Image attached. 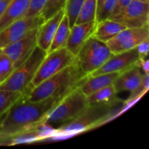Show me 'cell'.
<instances>
[{
    "label": "cell",
    "mask_w": 149,
    "mask_h": 149,
    "mask_svg": "<svg viewBox=\"0 0 149 149\" xmlns=\"http://www.w3.org/2000/svg\"><path fill=\"white\" fill-rule=\"evenodd\" d=\"M12 0H0V17L7 8Z\"/></svg>",
    "instance_id": "30"
},
{
    "label": "cell",
    "mask_w": 149,
    "mask_h": 149,
    "mask_svg": "<svg viewBox=\"0 0 149 149\" xmlns=\"http://www.w3.org/2000/svg\"><path fill=\"white\" fill-rule=\"evenodd\" d=\"M123 103L113 106H89L75 120L56 128V134L52 139L69 138L103 125L120 114Z\"/></svg>",
    "instance_id": "3"
},
{
    "label": "cell",
    "mask_w": 149,
    "mask_h": 149,
    "mask_svg": "<svg viewBox=\"0 0 149 149\" xmlns=\"http://www.w3.org/2000/svg\"><path fill=\"white\" fill-rule=\"evenodd\" d=\"M138 1H146V2H149V0H138Z\"/></svg>",
    "instance_id": "32"
},
{
    "label": "cell",
    "mask_w": 149,
    "mask_h": 149,
    "mask_svg": "<svg viewBox=\"0 0 149 149\" xmlns=\"http://www.w3.org/2000/svg\"><path fill=\"white\" fill-rule=\"evenodd\" d=\"M145 74L140 66H135L119 74L113 84L116 93L128 91L131 94L133 93L141 84Z\"/></svg>",
    "instance_id": "15"
},
{
    "label": "cell",
    "mask_w": 149,
    "mask_h": 149,
    "mask_svg": "<svg viewBox=\"0 0 149 149\" xmlns=\"http://www.w3.org/2000/svg\"><path fill=\"white\" fill-rule=\"evenodd\" d=\"M113 84L107 86L87 96L90 106H113L123 103L125 100L119 98Z\"/></svg>",
    "instance_id": "18"
},
{
    "label": "cell",
    "mask_w": 149,
    "mask_h": 149,
    "mask_svg": "<svg viewBox=\"0 0 149 149\" xmlns=\"http://www.w3.org/2000/svg\"><path fill=\"white\" fill-rule=\"evenodd\" d=\"M85 0H67L64 8V13L67 16L70 26H73L76 23L80 10Z\"/></svg>",
    "instance_id": "24"
},
{
    "label": "cell",
    "mask_w": 149,
    "mask_h": 149,
    "mask_svg": "<svg viewBox=\"0 0 149 149\" xmlns=\"http://www.w3.org/2000/svg\"><path fill=\"white\" fill-rule=\"evenodd\" d=\"M118 0H106V2L103 4V7L99 12L98 15L96 17L95 23L103 21L106 20L111 15L116 4H117Z\"/></svg>",
    "instance_id": "26"
},
{
    "label": "cell",
    "mask_w": 149,
    "mask_h": 149,
    "mask_svg": "<svg viewBox=\"0 0 149 149\" xmlns=\"http://www.w3.org/2000/svg\"><path fill=\"white\" fill-rule=\"evenodd\" d=\"M14 69L10 58L0 49V85L10 77Z\"/></svg>",
    "instance_id": "25"
},
{
    "label": "cell",
    "mask_w": 149,
    "mask_h": 149,
    "mask_svg": "<svg viewBox=\"0 0 149 149\" xmlns=\"http://www.w3.org/2000/svg\"><path fill=\"white\" fill-rule=\"evenodd\" d=\"M95 28V22L75 23L71 26L69 36L65 44L67 49L76 56L86 41L92 36Z\"/></svg>",
    "instance_id": "13"
},
{
    "label": "cell",
    "mask_w": 149,
    "mask_h": 149,
    "mask_svg": "<svg viewBox=\"0 0 149 149\" xmlns=\"http://www.w3.org/2000/svg\"><path fill=\"white\" fill-rule=\"evenodd\" d=\"M97 15V0H85L83 3L75 23L95 22Z\"/></svg>",
    "instance_id": "21"
},
{
    "label": "cell",
    "mask_w": 149,
    "mask_h": 149,
    "mask_svg": "<svg viewBox=\"0 0 149 149\" xmlns=\"http://www.w3.org/2000/svg\"><path fill=\"white\" fill-rule=\"evenodd\" d=\"M47 52L36 46L30 56L15 68L10 77L0 85V90L25 93L31 88V84L38 68Z\"/></svg>",
    "instance_id": "5"
},
{
    "label": "cell",
    "mask_w": 149,
    "mask_h": 149,
    "mask_svg": "<svg viewBox=\"0 0 149 149\" xmlns=\"http://www.w3.org/2000/svg\"><path fill=\"white\" fill-rule=\"evenodd\" d=\"M31 0H12L0 17V31L12 23L25 17L30 6Z\"/></svg>",
    "instance_id": "16"
},
{
    "label": "cell",
    "mask_w": 149,
    "mask_h": 149,
    "mask_svg": "<svg viewBox=\"0 0 149 149\" xmlns=\"http://www.w3.org/2000/svg\"><path fill=\"white\" fill-rule=\"evenodd\" d=\"M119 75V73H110L88 76L79 86V89L86 96H89L100 89L113 84Z\"/></svg>",
    "instance_id": "17"
},
{
    "label": "cell",
    "mask_w": 149,
    "mask_h": 149,
    "mask_svg": "<svg viewBox=\"0 0 149 149\" xmlns=\"http://www.w3.org/2000/svg\"><path fill=\"white\" fill-rule=\"evenodd\" d=\"M38 28V27H37ZM37 28L31 31L29 33L16 42L7 45L1 49L3 52L10 58L14 68L18 67L29 56L36 45V31Z\"/></svg>",
    "instance_id": "12"
},
{
    "label": "cell",
    "mask_w": 149,
    "mask_h": 149,
    "mask_svg": "<svg viewBox=\"0 0 149 149\" xmlns=\"http://www.w3.org/2000/svg\"><path fill=\"white\" fill-rule=\"evenodd\" d=\"M47 0H31L30 6L26 16H34L39 14Z\"/></svg>",
    "instance_id": "27"
},
{
    "label": "cell",
    "mask_w": 149,
    "mask_h": 149,
    "mask_svg": "<svg viewBox=\"0 0 149 149\" xmlns=\"http://www.w3.org/2000/svg\"><path fill=\"white\" fill-rule=\"evenodd\" d=\"M108 19L117 22L126 28L143 27L149 25V3L132 0L120 13Z\"/></svg>",
    "instance_id": "9"
},
{
    "label": "cell",
    "mask_w": 149,
    "mask_h": 149,
    "mask_svg": "<svg viewBox=\"0 0 149 149\" xmlns=\"http://www.w3.org/2000/svg\"><path fill=\"white\" fill-rule=\"evenodd\" d=\"M111 55L105 42L91 36L79 49L74 62L86 75L89 76L103 65Z\"/></svg>",
    "instance_id": "6"
},
{
    "label": "cell",
    "mask_w": 149,
    "mask_h": 149,
    "mask_svg": "<svg viewBox=\"0 0 149 149\" xmlns=\"http://www.w3.org/2000/svg\"><path fill=\"white\" fill-rule=\"evenodd\" d=\"M106 0H97V15H98L99 12L102 9V7H103V4L106 2ZM97 15H96V17H97Z\"/></svg>",
    "instance_id": "31"
},
{
    "label": "cell",
    "mask_w": 149,
    "mask_h": 149,
    "mask_svg": "<svg viewBox=\"0 0 149 149\" xmlns=\"http://www.w3.org/2000/svg\"><path fill=\"white\" fill-rule=\"evenodd\" d=\"M64 96L34 102L22 96L0 120V139L30 130L45 122L48 113Z\"/></svg>",
    "instance_id": "1"
},
{
    "label": "cell",
    "mask_w": 149,
    "mask_h": 149,
    "mask_svg": "<svg viewBox=\"0 0 149 149\" xmlns=\"http://www.w3.org/2000/svg\"><path fill=\"white\" fill-rule=\"evenodd\" d=\"M148 40L149 39L143 41V42H142L141 43H140L136 47L138 54H139L141 59H145V58H148L149 49Z\"/></svg>",
    "instance_id": "28"
},
{
    "label": "cell",
    "mask_w": 149,
    "mask_h": 149,
    "mask_svg": "<svg viewBox=\"0 0 149 149\" xmlns=\"http://www.w3.org/2000/svg\"><path fill=\"white\" fill-rule=\"evenodd\" d=\"M75 56L65 47L47 52L31 84V88L36 87L45 80L52 77L71 65L74 62Z\"/></svg>",
    "instance_id": "7"
},
{
    "label": "cell",
    "mask_w": 149,
    "mask_h": 149,
    "mask_svg": "<svg viewBox=\"0 0 149 149\" xmlns=\"http://www.w3.org/2000/svg\"><path fill=\"white\" fill-rule=\"evenodd\" d=\"M70 30H71V26L68 22V19L67 16L64 14L57 29L56 32L54 35L53 39L47 52H52V51L65 47V44L70 34Z\"/></svg>",
    "instance_id": "20"
},
{
    "label": "cell",
    "mask_w": 149,
    "mask_h": 149,
    "mask_svg": "<svg viewBox=\"0 0 149 149\" xmlns=\"http://www.w3.org/2000/svg\"><path fill=\"white\" fill-rule=\"evenodd\" d=\"M24 93L0 90V120L6 112L23 95Z\"/></svg>",
    "instance_id": "22"
},
{
    "label": "cell",
    "mask_w": 149,
    "mask_h": 149,
    "mask_svg": "<svg viewBox=\"0 0 149 149\" xmlns=\"http://www.w3.org/2000/svg\"><path fill=\"white\" fill-rule=\"evenodd\" d=\"M64 10L58 12L53 17L44 21L36 31V45L39 48L48 52L54 35L63 17Z\"/></svg>",
    "instance_id": "14"
},
{
    "label": "cell",
    "mask_w": 149,
    "mask_h": 149,
    "mask_svg": "<svg viewBox=\"0 0 149 149\" xmlns=\"http://www.w3.org/2000/svg\"><path fill=\"white\" fill-rule=\"evenodd\" d=\"M147 39H149V25L141 28H126L106 44L111 53L116 54L135 49Z\"/></svg>",
    "instance_id": "8"
},
{
    "label": "cell",
    "mask_w": 149,
    "mask_h": 149,
    "mask_svg": "<svg viewBox=\"0 0 149 149\" xmlns=\"http://www.w3.org/2000/svg\"><path fill=\"white\" fill-rule=\"evenodd\" d=\"M87 77L74 62L36 87L26 90L23 98L28 101L34 102L49 97H62L79 87Z\"/></svg>",
    "instance_id": "2"
},
{
    "label": "cell",
    "mask_w": 149,
    "mask_h": 149,
    "mask_svg": "<svg viewBox=\"0 0 149 149\" xmlns=\"http://www.w3.org/2000/svg\"><path fill=\"white\" fill-rule=\"evenodd\" d=\"M90 106L79 87L65 95L48 113L45 123L58 128L78 118Z\"/></svg>",
    "instance_id": "4"
},
{
    "label": "cell",
    "mask_w": 149,
    "mask_h": 149,
    "mask_svg": "<svg viewBox=\"0 0 149 149\" xmlns=\"http://www.w3.org/2000/svg\"><path fill=\"white\" fill-rule=\"evenodd\" d=\"M66 1L67 0H47L39 15L43 18L44 21H45L53 17L61 10H64Z\"/></svg>",
    "instance_id": "23"
},
{
    "label": "cell",
    "mask_w": 149,
    "mask_h": 149,
    "mask_svg": "<svg viewBox=\"0 0 149 149\" xmlns=\"http://www.w3.org/2000/svg\"><path fill=\"white\" fill-rule=\"evenodd\" d=\"M132 1V0H118L117 4H116V7H115L114 10H113V13H112L110 17H111V16L113 15H115L120 13V12L122 11V10H123L124 9H125V7H126Z\"/></svg>",
    "instance_id": "29"
},
{
    "label": "cell",
    "mask_w": 149,
    "mask_h": 149,
    "mask_svg": "<svg viewBox=\"0 0 149 149\" xmlns=\"http://www.w3.org/2000/svg\"><path fill=\"white\" fill-rule=\"evenodd\" d=\"M44 22L40 15L25 16L0 31V49L21 39Z\"/></svg>",
    "instance_id": "10"
},
{
    "label": "cell",
    "mask_w": 149,
    "mask_h": 149,
    "mask_svg": "<svg viewBox=\"0 0 149 149\" xmlns=\"http://www.w3.org/2000/svg\"><path fill=\"white\" fill-rule=\"evenodd\" d=\"M125 29L126 27L120 23L110 19H106L95 23V28L92 36L106 43Z\"/></svg>",
    "instance_id": "19"
},
{
    "label": "cell",
    "mask_w": 149,
    "mask_h": 149,
    "mask_svg": "<svg viewBox=\"0 0 149 149\" xmlns=\"http://www.w3.org/2000/svg\"><path fill=\"white\" fill-rule=\"evenodd\" d=\"M141 58L136 48L126 52L112 54L110 58L98 69L89 76L98 74L121 73L135 66H140Z\"/></svg>",
    "instance_id": "11"
}]
</instances>
